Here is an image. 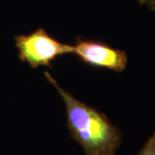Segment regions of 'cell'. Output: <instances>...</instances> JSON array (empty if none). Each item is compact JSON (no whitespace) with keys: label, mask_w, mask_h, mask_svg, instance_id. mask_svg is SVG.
Segmentation results:
<instances>
[{"label":"cell","mask_w":155,"mask_h":155,"mask_svg":"<svg viewBox=\"0 0 155 155\" xmlns=\"http://www.w3.org/2000/svg\"><path fill=\"white\" fill-rule=\"evenodd\" d=\"M20 61L32 68L50 67L57 57L72 54V45L63 43L50 35L44 28L15 37Z\"/></svg>","instance_id":"obj_2"},{"label":"cell","mask_w":155,"mask_h":155,"mask_svg":"<svg viewBox=\"0 0 155 155\" xmlns=\"http://www.w3.org/2000/svg\"><path fill=\"white\" fill-rule=\"evenodd\" d=\"M72 54L90 67L122 72L127 65L125 51L114 48L99 41L76 38L72 45Z\"/></svg>","instance_id":"obj_3"},{"label":"cell","mask_w":155,"mask_h":155,"mask_svg":"<svg viewBox=\"0 0 155 155\" xmlns=\"http://www.w3.org/2000/svg\"><path fill=\"white\" fill-rule=\"evenodd\" d=\"M45 77L61 95L66 106L67 127L84 155H116L122 144L121 130L97 109L77 99L63 89L48 72Z\"/></svg>","instance_id":"obj_1"},{"label":"cell","mask_w":155,"mask_h":155,"mask_svg":"<svg viewBox=\"0 0 155 155\" xmlns=\"http://www.w3.org/2000/svg\"><path fill=\"white\" fill-rule=\"evenodd\" d=\"M136 155H155V130Z\"/></svg>","instance_id":"obj_4"},{"label":"cell","mask_w":155,"mask_h":155,"mask_svg":"<svg viewBox=\"0 0 155 155\" xmlns=\"http://www.w3.org/2000/svg\"><path fill=\"white\" fill-rule=\"evenodd\" d=\"M140 5L147 6L151 11H155V0H137Z\"/></svg>","instance_id":"obj_5"}]
</instances>
